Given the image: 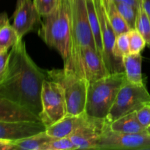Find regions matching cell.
Here are the masks:
<instances>
[{
  "label": "cell",
  "mask_w": 150,
  "mask_h": 150,
  "mask_svg": "<svg viewBox=\"0 0 150 150\" xmlns=\"http://www.w3.org/2000/svg\"><path fill=\"white\" fill-rule=\"evenodd\" d=\"M78 149L70 137L53 139L45 145V150H75Z\"/></svg>",
  "instance_id": "d4e9b609"
},
{
  "label": "cell",
  "mask_w": 150,
  "mask_h": 150,
  "mask_svg": "<svg viewBox=\"0 0 150 150\" xmlns=\"http://www.w3.org/2000/svg\"><path fill=\"white\" fill-rule=\"evenodd\" d=\"M54 138L51 137L46 131L21 140L9 142L0 140L1 150H45V145Z\"/></svg>",
  "instance_id": "5bb4252c"
},
{
  "label": "cell",
  "mask_w": 150,
  "mask_h": 150,
  "mask_svg": "<svg viewBox=\"0 0 150 150\" xmlns=\"http://www.w3.org/2000/svg\"><path fill=\"white\" fill-rule=\"evenodd\" d=\"M41 17L32 0H25L20 7L16 8L13 14V26L19 39L23 40L25 35L33 30L35 26L41 22Z\"/></svg>",
  "instance_id": "7c38bea8"
},
{
  "label": "cell",
  "mask_w": 150,
  "mask_h": 150,
  "mask_svg": "<svg viewBox=\"0 0 150 150\" xmlns=\"http://www.w3.org/2000/svg\"><path fill=\"white\" fill-rule=\"evenodd\" d=\"M42 121L0 122V140L15 142L46 131Z\"/></svg>",
  "instance_id": "8fae6325"
},
{
  "label": "cell",
  "mask_w": 150,
  "mask_h": 150,
  "mask_svg": "<svg viewBox=\"0 0 150 150\" xmlns=\"http://www.w3.org/2000/svg\"><path fill=\"white\" fill-rule=\"evenodd\" d=\"M42 111L40 118L47 127L67 114V103L62 86L57 81L46 79L42 84Z\"/></svg>",
  "instance_id": "ba28073f"
},
{
  "label": "cell",
  "mask_w": 150,
  "mask_h": 150,
  "mask_svg": "<svg viewBox=\"0 0 150 150\" xmlns=\"http://www.w3.org/2000/svg\"><path fill=\"white\" fill-rule=\"evenodd\" d=\"M24 1H25V0H17V1H16V8H18V7H20L21 4L22 3H23Z\"/></svg>",
  "instance_id": "4dcf8cb0"
},
{
  "label": "cell",
  "mask_w": 150,
  "mask_h": 150,
  "mask_svg": "<svg viewBox=\"0 0 150 150\" xmlns=\"http://www.w3.org/2000/svg\"><path fill=\"white\" fill-rule=\"evenodd\" d=\"M146 132L150 134V125H149L147 127H146Z\"/></svg>",
  "instance_id": "1f68e13d"
},
{
  "label": "cell",
  "mask_w": 150,
  "mask_h": 150,
  "mask_svg": "<svg viewBox=\"0 0 150 150\" xmlns=\"http://www.w3.org/2000/svg\"><path fill=\"white\" fill-rule=\"evenodd\" d=\"M86 2L89 23H90L91 29H92L94 39H95L96 48L98 51H100L102 55H103L102 30H101L100 23L99 18H98V13H97L95 1L93 0H86Z\"/></svg>",
  "instance_id": "ffe728a7"
},
{
  "label": "cell",
  "mask_w": 150,
  "mask_h": 150,
  "mask_svg": "<svg viewBox=\"0 0 150 150\" xmlns=\"http://www.w3.org/2000/svg\"><path fill=\"white\" fill-rule=\"evenodd\" d=\"M150 101V94L145 84H136L127 81L123 83L112 107L107 115V122L130 113L138 111L146 103Z\"/></svg>",
  "instance_id": "8992f818"
},
{
  "label": "cell",
  "mask_w": 150,
  "mask_h": 150,
  "mask_svg": "<svg viewBox=\"0 0 150 150\" xmlns=\"http://www.w3.org/2000/svg\"><path fill=\"white\" fill-rule=\"evenodd\" d=\"M48 79L47 70L32 59L25 42L20 40L10 51L8 66L0 76V98L20 103L40 116L42 84Z\"/></svg>",
  "instance_id": "6da1fadb"
},
{
  "label": "cell",
  "mask_w": 150,
  "mask_h": 150,
  "mask_svg": "<svg viewBox=\"0 0 150 150\" xmlns=\"http://www.w3.org/2000/svg\"><path fill=\"white\" fill-rule=\"evenodd\" d=\"M137 116L139 121L145 127L150 125V101L146 103L137 111Z\"/></svg>",
  "instance_id": "4316f807"
},
{
  "label": "cell",
  "mask_w": 150,
  "mask_h": 150,
  "mask_svg": "<svg viewBox=\"0 0 150 150\" xmlns=\"http://www.w3.org/2000/svg\"><path fill=\"white\" fill-rule=\"evenodd\" d=\"M124 71L127 80L136 84H145L142 74V56L140 54H129L122 58Z\"/></svg>",
  "instance_id": "2e32d148"
},
{
  "label": "cell",
  "mask_w": 150,
  "mask_h": 150,
  "mask_svg": "<svg viewBox=\"0 0 150 150\" xmlns=\"http://www.w3.org/2000/svg\"><path fill=\"white\" fill-rule=\"evenodd\" d=\"M103 4L107 17L116 35H119L120 34L128 32L131 29L117 10L114 0H103Z\"/></svg>",
  "instance_id": "d6986e66"
},
{
  "label": "cell",
  "mask_w": 150,
  "mask_h": 150,
  "mask_svg": "<svg viewBox=\"0 0 150 150\" xmlns=\"http://www.w3.org/2000/svg\"><path fill=\"white\" fill-rule=\"evenodd\" d=\"M64 68L93 82L110 74L103 55L96 48L86 46L73 60L64 63Z\"/></svg>",
  "instance_id": "52a82bcc"
},
{
  "label": "cell",
  "mask_w": 150,
  "mask_h": 150,
  "mask_svg": "<svg viewBox=\"0 0 150 150\" xmlns=\"http://www.w3.org/2000/svg\"><path fill=\"white\" fill-rule=\"evenodd\" d=\"M135 29L143 36L146 45L150 48V18L142 4L138 12Z\"/></svg>",
  "instance_id": "7402d4cb"
},
{
  "label": "cell",
  "mask_w": 150,
  "mask_h": 150,
  "mask_svg": "<svg viewBox=\"0 0 150 150\" xmlns=\"http://www.w3.org/2000/svg\"><path fill=\"white\" fill-rule=\"evenodd\" d=\"M42 18L38 35L47 45L57 50L64 61L71 43L70 1L58 0L55 10Z\"/></svg>",
  "instance_id": "7a4b0ae2"
},
{
  "label": "cell",
  "mask_w": 150,
  "mask_h": 150,
  "mask_svg": "<svg viewBox=\"0 0 150 150\" xmlns=\"http://www.w3.org/2000/svg\"><path fill=\"white\" fill-rule=\"evenodd\" d=\"M69 1L71 20V43L69 56L64 63L76 58L83 47L96 48L89 23L86 0Z\"/></svg>",
  "instance_id": "5b68a950"
},
{
  "label": "cell",
  "mask_w": 150,
  "mask_h": 150,
  "mask_svg": "<svg viewBox=\"0 0 150 150\" xmlns=\"http://www.w3.org/2000/svg\"><path fill=\"white\" fill-rule=\"evenodd\" d=\"M96 149H150V134L147 132L140 133L116 132L110 128L109 123L107 122L98 141Z\"/></svg>",
  "instance_id": "9c48e42d"
},
{
  "label": "cell",
  "mask_w": 150,
  "mask_h": 150,
  "mask_svg": "<svg viewBox=\"0 0 150 150\" xmlns=\"http://www.w3.org/2000/svg\"><path fill=\"white\" fill-rule=\"evenodd\" d=\"M110 128L116 132L125 133H140L146 132L145 127L139 121L137 111L130 113L117 119L109 124Z\"/></svg>",
  "instance_id": "e0dca14e"
},
{
  "label": "cell",
  "mask_w": 150,
  "mask_h": 150,
  "mask_svg": "<svg viewBox=\"0 0 150 150\" xmlns=\"http://www.w3.org/2000/svg\"><path fill=\"white\" fill-rule=\"evenodd\" d=\"M41 121L40 116L27 107L4 98H0V122Z\"/></svg>",
  "instance_id": "4fadbf2b"
},
{
  "label": "cell",
  "mask_w": 150,
  "mask_h": 150,
  "mask_svg": "<svg viewBox=\"0 0 150 150\" xmlns=\"http://www.w3.org/2000/svg\"><path fill=\"white\" fill-rule=\"evenodd\" d=\"M114 1H124V2L128 3V4L135 6V7H136L137 8H140V7H141L140 0H114Z\"/></svg>",
  "instance_id": "f546056e"
},
{
  "label": "cell",
  "mask_w": 150,
  "mask_h": 150,
  "mask_svg": "<svg viewBox=\"0 0 150 150\" xmlns=\"http://www.w3.org/2000/svg\"><path fill=\"white\" fill-rule=\"evenodd\" d=\"M10 58V51H0V76L4 74L8 66Z\"/></svg>",
  "instance_id": "83f0119b"
},
{
  "label": "cell",
  "mask_w": 150,
  "mask_h": 150,
  "mask_svg": "<svg viewBox=\"0 0 150 150\" xmlns=\"http://www.w3.org/2000/svg\"><path fill=\"white\" fill-rule=\"evenodd\" d=\"M128 35L130 54H140L146 45L144 38L136 29H130Z\"/></svg>",
  "instance_id": "cb8c5ba5"
},
{
  "label": "cell",
  "mask_w": 150,
  "mask_h": 150,
  "mask_svg": "<svg viewBox=\"0 0 150 150\" xmlns=\"http://www.w3.org/2000/svg\"><path fill=\"white\" fill-rule=\"evenodd\" d=\"M130 54V40L128 32L117 35L114 47V54L119 61L122 62V58L125 56Z\"/></svg>",
  "instance_id": "603a6c76"
},
{
  "label": "cell",
  "mask_w": 150,
  "mask_h": 150,
  "mask_svg": "<svg viewBox=\"0 0 150 150\" xmlns=\"http://www.w3.org/2000/svg\"><path fill=\"white\" fill-rule=\"evenodd\" d=\"M140 1L141 4L144 7L150 18V0H140Z\"/></svg>",
  "instance_id": "f1b7e54d"
},
{
  "label": "cell",
  "mask_w": 150,
  "mask_h": 150,
  "mask_svg": "<svg viewBox=\"0 0 150 150\" xmlns=\"http://www.w3.org/2000/svg\"><path fill=\"white\" fill-rule=\"evenodd\" d=\"M114 1L117 6V10H119L123 18L127 22L130 29H135L139 8H137L135 6L124 2V1H114Z\"/></svg>",
  "instance_id": "44dd1931"
},
{
  "label": "cell",
  "mask_w": 150,
  "mask_h": 150,
  "mask_svg": "<svg viewBox=\"0 0 150 150\" xmlns=\"http://www.w3.org/2000/svg\"><path fill=\"white\" fill-rule=\"evenodd\" d=\"M94 1H95V3L96 4V3H99V2H101V1H103V0H93Z\"/></svg>",
  "instance_id": "d6a6232c"
},
{
  "label": "cell",
  "mask_w": 150,
  "mask_h": 150,
  "mask_svg": "<svg viewBox=\"0 0 150 150\" xmlns=\"http://www.w3.org/2000/svg\"><path fill=\"white\" fill-rule=\"evenodd\" d=\"M33 2L40 16L43 17L55 10L58 0H34Z\"/></svg>",
  "instance_id": "484cf974"
},
{
  "label": "cell",
  "mask_w": 150,
  "mask_h": 150,
  "mask_svg": "<svg viewBox=\"0 0 150 150\" xmlns=\"http://www.w3.org/2000/svg\"><path fill=\"white\" fill-rule=\"evenodd\" d=\"M20 40L6 12L0 15V51H9Z\"/></svg>",
  "instance_id": "ac0fdd59"
},
{
  "label": "cell",
  "mask_w": 150,
  "mask_h": 150,
  "mask_svg": "<svg viewBox=\"0 0 150 150\" xmlns=\"http://www.w3.org/2000/svg\"><path fill=\"white\" fill-rule=\"evenodd\" d=\"M126 79L125 73L122 71L110 73L99 80L89 82L85 112L96 118H106Z\"/></svg>",
  "instance_id": "3957f363"
},
{
  "label": "cell",
  "mask_w": 150,
  "mask_h": 150,
  "mask_svg": "<svg viewBox=\"0 0 150 150\" xmlns=\"http://www.w3.org/2000/svg\"><path fill=\"white\" fill-rule=\"evenodd\" d=\"M48 79L62 86L67 103V114L80 115L86 111L89 81L66 69L47 70Z\"/></svg>",
  "instance_id": "277c9868"
},
{
  "label": "cell",
  "mask_w": 150,
  "mask_h": 150,
  "mask_svg": "<svg viewBox=\"0 0 150 150\" xmlns=\"http://www.w3.org/2000/svg\"><path fill=\"white\" fill-rule=\"evenodd\" d=\"M83 114L80 115L68 114L59 121L47 127L46 133L54 139L69 137L80 125L83 117Z\"/></svg>",
  "instance_id": "9a60e30c"
},
{
  "label": "cell",
  "mask_w": 150,
  "mask_h": 150,
  "mask_svg": "<svg viewBox=\"0 0 150 150\" xmlns=\"http://www.w3.org/2000/svg\"><path fill=\"white\" fill-rule=\"evenodd\" d=\"M106 123L105 119L91 117L85 112L80 125L69 137L78 149H96Z\"/></svg>",
  "instance_id": "30bf717a"
}]
</instances>
